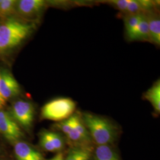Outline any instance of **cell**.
Listing matches in <instances>:
<instances>
[{
	"instance_id": "1",
	"label": "cell",
	"mask_w": 160,
	"mask_h": 160,
	"mask_svg": "<svg viewBox=\"0 0 160 160\" xmlns=\"http://www.w3.org/2000/svg\"><path fill=\"white\" fill-rule=\"evenodd\" d=\"M33 23L8 18L0 24V55L10 53L20 46L33 33Z\"/></svg>"
},
{
	"instance_id": "2",
	"label": "cell",
	"mask_w": 160,
	"mask_h": 160,
	"mask_svg": "<svg viewBox=\"0 0 160 160\" xmlns=\"http://www.w3.org/2000/svg\"><path fill=\"white\" fill-rule=\"evenodd\" d=\"M81 119L90 137L98 145H109L114 141L116 130L110 121L90 113H84Z\"/></svg>"
},
{
	"instance_id": "3",
	"label": "cell",
	"mask_w": 160,
	"mask_h": 160,
	"mask_svg": "<svg viewBox=\"0 0 160 160\" xmlns=\"http://www.w3.org/2000/svg\"><path fill=\"white\" fill-rule=\"evenodd\" d=\"M76 103L68 97L57 98L46 103L41 109V117L43 119L62 122L74 114Z\"/></svg>"
},
{
	"instance_id": "4",
	"label": "cell",
	"mask_w": 160,
	"mask_h": 160,
	"mask_svg": "<svg viewBox=\"0 0 160 160\" xmlns=\"http://www.w3.org/2000/svg\"><path fill=\"white\" fill-rule=\"evenodd\" d=\"M12 117L17 123L28 130L33 123L34 106L32 103L28 101L17 100L12 105Z\"/></svg>"
},
{
	"instance_id": "5",
	"label": "cell",
	"mask_w": 160,
	"mask_h": 160,
	"mask_svg": "<svg viewBox=\"0 0 160 160\" xmlns=\"http://www.w3.org/2000/svg\"><path fill=\"white\" fill-rule=\"evenodd\" d=\"M42 0H20L16 1V12L28 21H33L40 16L46 7Z\"/></svg>"
},
{
	"instance_id": "6",
	"label": "cell",
	"mask_w": 160,
	"mask_h": 160,
	"mask_svg": "<svg viewBox=\"0 0 160 160\" xmlns=\"http://www.w3.org/2000/svg\"><path fill=\"white\" fill-rule=\"evenodd\" d=\"M0 133L12 142H17L23 136L20 126L12 115L2 110H0Z\"/></svg>"
},
{
	"instance_id": "7",
	"label": "cell",
	"mask_w": 160,
	"mask_h": 160,
	"mask_svg": "<svg viewBox=\"0 0 160 160\" xmlns=\"http://www.w3.org/2000/svg\"><path fill=\"white\" fill-rule=\"evenodd\" d=\"M20 93V87L17 80L8 71L0 72V94L6 100L16 97Z\"/></svg>"
},
{
	"instance_id": "8",
	"label": "cell",
	"mask_w": 160,
	"mask_h": 160,
	"mask_svg": "<svg viewBox=\"0 0 160 160\" xmlns=\"http://www.w3.org/2000/svg\"><path fill=\"white\" fill-rule=\"evenodd\" d=\"M40 143L42 147L49 152H55L65 147L63 138L56 132L43 131L40 133Z\"/></svg>"
},
{
	"instance_id": "9",
	"label": "cell",
	"mask_w": 160,
	"mask_h": 160,
	"mask_svg": "<svg viewBox=\"0 0 160 160\" xmlns=\"http://www.w3.org/2000/svg\"><path fill=\"white\" fill-rule=\"evenodd\" d=\"M14 152L17 160H43V157L39 152L24 142H16Z\"/></svg>"
},
{
	"instance_id": "10",
	"label": "cell",
	"mask_w": 160,
	"mask_h": 160,
	"mask_svg": "<svg viewBox=\"0 0 160 160\" xmlns=\"http://www.w3.org/2000/svg\"><path fill=\"white\" fill-rule=\"evenodd\" d=\"M148 19L149 41L157 45L160 44V18L157 12L151 11L145 13Z\"/></svg>"
},
{
	"instance_id": "11",
	"label": "cell",
	"mask_w": 160,
	"mask_h": 160,
	"mask_svg": "<svg viewBox=\"0 0 160 160\" xmlns=\"http://www.w3.org/2000/svg\"><path fill=\"white\" fill-rule=\"evenodd\" d=\"M130 40L149 41V29L148 19L145 13H142L137 28L129 39Z\"/></svg>"
},
{
	"instance_id": "12",
	"label": "cell",
	"mask_w": 160,
	"mask_h": 160,
	"mask_svg": "<svg viewBox=\"0 0 160 160\" xmlns=\"http://www.w3.org/2000/svg\"><path fill=\"white\" fill-rule=\"evenodd\" d=\"M145 98L149 101L157 113L160 112V81L157 80L154 85L149 88L144 94Z\"/></svg>"
},
{
	"instance_id": "13",
	"label": "cell",
	"mask_w": 160,
	"mask_h": 160,
	"mask_svg": "<svg viewBox=\"0 0 160 160\" xmlns=\"http://www.w3.org/2000/svg\"><path fill=\"white\" fill-rule=\"evenodd\" d=\"M94 160H120V158L109 145H98L95 149Z\"/></svg>"
},
{
	"instance_id": "14",
	"label": "cell",
	"mask_w": 160,
	"mask_h": 160,
	"mask_svg": "<svg viewBox=\"0 0 160 160\" xmlns=\"http://www.w3.org/2000/svg\"><path fill=\"white\" fill-rule=\"evenodd\" d=\"M91 149L86 146H77L69 150L65 160H90Z\"/></svg>"
},
{
	"instance_id": "15",
	"label": "cell",
	"mask_w": 160,
	"mask_h": 160,
	"mask_svg": "<svg viewBox=\"0 0 160 160\" xmlns=\"http://www.w3.org/2000/svg\"><path fill=\"white\" fill-rule=\"evenodd\" d=\"M142 14L125 15L124 22L126 34L129 39L133 33L135 29H137Z\"/></svg>"
},
{
	"instance_id": "16",
	"label": "cell",
	"mask_w": 160,
	"mask_h": 160,
	"mask_svg": "<svg viewBox=\"0 0 160 160\" xmlns=\"http://www.w3.org/2000/svg\"><path fill=\"white\" fill-rule=\"evenodd\" d=\"M16 1L14 0L0 1V17H10L16 12Z\"/></svg>"
},
{
	"instance_id": "17",
	"label": "cell",
	"mask_w": 160,
	"mask_h": 160,
	"mask_svg": "<svg viewBox=\"0 0 160 160\" xmlns=\"http://www.w3.org/2000/svg\"><path fill=\"white\" fill-rule=\"evenodd\" d=\"M129 0H114L110 1L109 3L120 12L125 13Z\"/></svg>"
},
{
	"instance_id": "18",
	"label": "cell",
	"mask_w": 160,
	"mask_h": 160,
	"mask_svg": "<svg viewBox=\"0 0 160 160\" xmlns=\"http://www.w3.org/2000/svg\"><path fill=\"white\" fill-rule=\"evenodd\" d=\"M50 160H65V158H63V155L61 153H59Z\"/></svg>"
},
{
	"instance_id": "19",
	"label": "cell",
	"mask_w": 160,
	"mask_h": 160,
	"mask_svg": "<svg viewBox=\"0 0 160 160\" xmlns=\"http://www.w3.org/2000/svg\"><path fill=\"white\" fill-rule=\"evenodd\" d=\"M6 101L0 94V110L6 105Z\"/></svg>"
}]
</instances>
